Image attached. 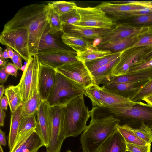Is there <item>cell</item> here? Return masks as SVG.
Instances as JSON below:
<instances>
[{"instance_id": "obj_1", "label": "cell", "mask_w": 152, "mask_h": 152, "mask_svg": "<svg viewBox=\"0 0 152 152\" xmlns=\"http://www.w3.org/2000/svg\"><path fill=\"white\" fill-rule=\"evenodd\" d=\"M48 4L28 5L19 10L4 26L3 29L20 27L27 30L31 56L36 55L41 37L50 27L48 18Z\"/></svg>"}, {"instance_id": "obj_2", "label": "cell", "mask_w": 152, "mask_h": 152, "mask_svg": "<svg viewBox=\"0 0 152 152\" xmlns=\"http://www.w3.org/2000/svg\"><path fill=\"white\" fill-rule=\"evenodd\" d=\"M90 111L91 120L80 139L83 152H97L120 122V120L112 115L95 114L93 108Z\"/></svg>"}, {"instance_id": "obj_3", "label": "cell", "mask_w": 152, "mask_h": 152, "mask_svg": "<svg viewBox=\"0 0 152 152\" xmlns=\"http://www.w3.org/2000/svg\"><path fill=\"white\" fill-rule=\"evenodd\" d=\"M84 95L76 97L63 107L62 120L65 138L78 136L87 126L91 111L85 104Z\"/></svg>"}, {"instance_id": "obj_4", "label": "cell", "mask_w": 152, "mask_h": 152, "mask_svg": "<svg viewBox=\"0 0 152 152\" xmlns=\"http://www.w3.org/2000/svg\"><path fill=\"white\" fill-rule=\"evenodd\" d=\"M101 108L120 120L119 125L138 129L144 124L152 129V106L141 101L130 107Z\"/></svg>"}, {"instance_id": "obj_5", "label": "cell", "mask_w": 152, "mask_h": 152, "mask_svg": "<svg viewBox=\"0 0 152 152\" xmlns=\"http://www.w3.org/2000/svg\"><path fill=\"white\" fill-rule=\"evenodd\" d=\"M84 91L81 86L56 71L55 83L45 101L50 107L64 106Z\"/></svg>"}, {"instance_id": "obj_6", "label": "cell", "mask_w": 152, "mask_h": 152, "mask_svg": "<svg viewBox=\"0 0 152 152\" xmlns=\"http://www.w3.org/2000/svg\"><path fill=\"white\" fill-rule=\"evenodd\" d=\"M0 42L16 51L27 62L31 56L29 53L28 33L24 28L3 29L0 35Z\"/></svg>"}, {"instance_id": "obj_7", "label": "cell", "mask_w": 152, "mask_h": 152, "mask_svg": "<svg viewBox=\"0 0 152 152\" xmlns=\"http://www.w3.org/2000/svg\"><path fill=\"white\" fill-rule=\"evenodd\" d=\"M152 48V46L132 47L122 51L120 60L110 76L126 74L132 68L145 61V56Z\"/></svg>"}, {"instance_id": "obj_8", "label": "cell", "mask_w": 152, "mask_h": 152, "mask_svg": "<svg viewBox=\"0 0 152 152\" xmlns=\"http://www.w3.org/2000/svg\"><path fill=\"white\" fill-rule=\"evenodd\" d=\"M75 8L80 14L81 19L79 22L73 26L82 27L110 29L115 24L112 19L96 7H83L77 6Z\"/></svg>"}, {"instance_id": "obj_9", "label": "cell", "mask_w": 152, "mask_h": 152, "mask_svg": "<svg viewBox=\"0 0 152 152\" xmlns=\"http://www.w3.org/2000/svg\"><path fill=\"white\" fill-rule=\"evenodd\" d=\"M39 62L36 55L31 56L20 80L17 85L23 102L29 99L38 84Z\"/></svg>"}, {"instance_id": "obj_10", "label": "cell", "mask_w": 152, "mask_h": 152, "mask_svg": "<svg viewBox=\"0 0 152 152\" xmlns=\"http://www.w3.org/2000/svg\"><path fill=\"white\" fill-rule=\"evenodd\" d=\"M64 106L50 107V137L46 152H60L65 137L62 115Z\"/></svg>"}, {"instance_id": "obj_11", "label": "cell", "mask_w": 152, "mask_h": 152, "mask_svg": "<svg viewBox=\"0 0 152 152\" xmlns=\"http://www.w3.org/2000/svg\"><path fill=\"white\" fill-rule=\"evenodd\" d=\"M84 89L95 84L85 64L78 61L63 65L56 69Z\"/></svg>"}, {"instance_id": "obj_12", "label": "cell", "mask_w": 152, "mask_h": 152, "mask_svg": "<svg viewBox=\"0 0 152 152\" xmlns=\"http://www.w3.org/2000/svg\"><path fill=\"white\" fill-rule=\"evenodd\" d=\"M50 107L46 102L44 101L36 114L35 131L41 140L43 146L46 148L49 144L50 137Z\"/></svg>"}, {"instance_id": "obj_13", "label": "cell", "mask_w": 152, "mask_h": 152, "mask_svg": "<svg viewBox=\"0 0 152 152\" xmlns=\"http://www.w3.org/2000/svg\"><path fill=\"white\" fill-rule=\"evenodd\" d=\"M96 7L106 14L111 15L115 23L127 17L130 12L148 7L137 4L113 3L109 1L102 2Z\"/></svg>"}, {"instance_id": "obj_14", "label": "cell", "mask_w": 152, "mask_h": 152, "mask_svg": "<svg viewBox=\"0 0 152 152\" xmlns=\"http://www.w3.org/2000/svg\"><path fill=\"white\" fill-rule=\"evenodd\" d=\"M50 29L49 27L42 36L37 48L36 55L51 52H72L75 51L67 48L66 46V45L63 42L62 40H60L59 34L62 32L53 34L50 32Z\"/></svg>"}, {"instance_id": "obj_15", "label": "cell", "mask_w": 152, "mask_h": 152, "mask_svg": "<svg viewBox=\"0 0 152 152\" xmlns=\"http://www.w3.org/2000/svg\"><path fill=\"white\" fill-rule=\"evenodd\" d=\"M76 52L55 51L37 54L39 62L55 69L64 64L79 61L76 58Z\"/></svg>"}, {"instance_id": "obj_16", "label": "cell", "mask_w": 152, "mask_h": 152, "mask_svg": "<svg viewBox=\"0 0 152 152\" xmlns=\"http://www.w3.org/2000/svg\"><path fill=\"white\" fill-rule=\"evenodd\" d=\"M56 72V69L39 62L38 88L43 101L46 100L55 83Z\"/></svg>"}, {"instance_id": "obj_17", "label": "cell", "mask_w": 152, "mask_h": 152, "mask_svg": "<svg viewBox=\"0 0 152 152\" xmlns=\"http://www.w3.org/2000/svg\"><path fill=\"white\" fill-rule=\"evenodd\" d=\"M149 28H136L118 23L100 39L98 45L138 35L147 31Z\"/></svg>"}, {"instance_id": "obj_18", "label": "cell", "mask_w": 152, "mask_h": 152, "mask_svg": "<svg viewBox=\"0 0 152 152\" xmlns=\"http://www.w3.org/2000/svg\"><path fill=\"white\" fill-rule=\"evenodd\" d=\"M150 80L119 83H110L103 86L107 90L130 99Z\"/></svg>"}, {"instance_id": "obj_19", "label": "cell", "mask_w": 152, "mask_h": 152, "mask_svg": "<svg viewBox=\"0 0 152 152\" xmlns=\"http://www.w3.org/2000/svg\"><path fill=\"white\" fill-rule=\"evenodd\" d=\"M152 79V69H143L116 76H109L102 83L107 84L136 82Z\"/></svg>"}, {"instance_id": "obj_20", "label": "cell", "mask_w": 152, "mask_h": 152, "mask_svg": "<svg viewBox=\"0 0 152 152\" xmlns=\"http://www.w3.org/2000/svg\"><path fill=\"white\" fill-rule=\"evenodd\" d=\"M103 104L101 108L111 107H130L137 102L131 101L130 99L122 97L109 91L102 86H99Z\"/></svg>"}, {"instance_id": "obj_21", "label": "cell", "mask_w": 152, "mask_h": 152, "mask_svg": "<svg viewBox=\"0 0 152 152\" xmlns=\"http://www.w3.org/2000/svg\"><path fill=\"white\" fill-rule=\"evenodd\" d=\"M113 28L110 29L95 28L70 25L63 27V31L84 39H100Z\"/></svg>"}, {"instance_id": "obj_22", "label": "cell", "mask_w": 152, "mask_h": 152, "mask_svg": "<svg viewBox=\"0 0 152 152\" xmlns=\"http://www.w3.org/2000/svg\"><path fill=\"white\" fill-rule=\"evenodd\" d=\"M43 145L39 137L33 129L9 152H38Z\"/></svg>"}, {"instance_id": "obj_23", "label": "cell", "mask_w": 152, "mask_h": 152, "mask_svg": "<svg viewBox=\"0 0 152 152\" xmlns=\"http://www.w3.org/2000/svg\"><path fill=\"white\" fill-rule=\"evenodd\" d=\"M127 151L126 141L116 128L100 146L97 152H126Z\"/></svg>"}, {"instance_id": "obj_24", "label": "cell", "mask_w": 152, "mask_h": 152, "mask_svg": "<svg viewBox=\"0 0 152 152\" xmlns=\"http://www.w3.org/2000/svg\"><path fill=\"white\" fill-rule=\"evenodd\" d=\"M138 36L110 41L96 46L99 49L109 50L112 53L121 52L132 47L137 41Z\"/></svg>"}, {"instance_id": "obj_25", "label": "cell", "mask_w": 152, "mask_h": 152, "mask_svg": "<svg viewBox=\"0 0 152 152\" xmlns=\"http://www.w3.org/2000/svg\"><path fill=\"white\" fill-rule=\"evenodd\" d=\"M61 39L64 44L76 53L83 51L93 45L84 38L63 31Z\"/></svg>"}, {"instance_id": "obj_26", "label": "cell", "mask_w": 152, "mask_h": 152, "mask_svg": "<svg viewBox=\"0 0 152 152\" xmlns=\"http://www.w3.org/2000/svg\"><path fill=\"white\" fill-rule=\"evenodd\" d=\"M22 105L11 113L10 126L8 138V145L10 152L13 148L18 135L21 120Z\"/></svg>"}, {"instance_id": "obj_27", "label": "cell", "mask_w": 152, "mask_h": 152, "mask_svg": "<svg viewBox=\"0 0 152 152\" xmlns=\"http://www.w3.org/2000/svg\"><path fill=\"white\" fill-rule=\"evenodd\" d=\"M43 101L39 92L38 84L30 98L23 102L22 110L23 117L36 114Z\"/></svg>"}, {"instance_id": "obj_28", "label": "cell", "mask_w": 152, "mask_h": 152, "mask_svg": "<svg viewBox=\"0 0 152 152\" xmlns=\"http://www.w3.org/2000/svg\"><path fill=\"white\" fill-rule=\"evenodd\" d=\"M112 53L109 50L99 49L93 45L86 50L76 53V58L78 61L86 63L103 58Z\"/></svg>"}, {"instance_id": "obj_29", "label": "cell", "mask_w": 152, "mask_h": 152, "mask_svg": "<svg viewBox=\"0 0 152 152\" xmlns=\"http://www.w3.org/2000/svg\"><path fill=\"white\" fill-rule=\"evenodd\" d=\"M120 56L91 73L96 85L99 86L104 80L111 75L113 68L120 60Z\"/></svg>"}, {"instance_id": "obj_30", "label": "cell", "mask_w": 152, "mask_h": 152, "mask_svg": "<svg viewBox=\"0 0 152 152\" xmlns=\"http://www.w3.org/2000/svg\"><path fill=\"white\" fill-rule=\"evenodd\" d=\"M119 21V23L133 27H149L152 26V14L132 16Z\"/></svg>"}, {"instance_id": "obj_31", "label": "cell", "mask_w": 152, "mask_h": 152, "mask_svg": "<svg viewBox=\"0 0 152 152\" xmlns=\"http://www.w3.org/2000/svg\"><path fill=\"white\" fill-rule=\"evenodd\" d=\"M36 125V114L29 116L23 117L21 121L16 141L13 148L16 146L23 137L29 132L31 130L35 129Z\"/></svg>"}, {"instance_id": "obj_32", "label": "cell", "mask_w": 152, "mask_h": 152, "mask_svg": "<svg viewBox=\"0 0 152 152\" xmlns=\"http://www.w3.org/2000/svg\"><path fill=\"white\" fill-rule=\"evenodd\" d=\"M4 94L9 102L10 112L14 113L23 101L19 90L17 86H11L5 89Z\"/></svg>"}, {"instance_id": "obj_33", "label": "cell", "mask_w": 152, "mask_h": 152, "mask_svg": "<svg viewBox=\"0 0 152 152\" xmlns=\"http://www.w3.org/2000/svg\"><path fill=\"white\" fill-rule=\"evenodd\" d=\"M48 5V18L50 28V32L53 34L63 32V26L61 16Z\"/></svg>"}, {"instance_id": "obj_34", "label": "cell", "mask_w": 152, "mask_h": 152, "mask_svg": "<svg viewBox=\"0 0 152 152\" xmlns=\"http://www.w3.org/2000/svg\"><path fill=\"white\" fill-rule=\"evenodd\" d=\"M116 129L123 137L126 143L145 145L147 144L138 137L125 125H118Z\"/></svg>"}, {"instance_id": "obj_35", "label": "cell", "mask_w": 152, "mask_h": 152, "mask_svg": "<svg viewBox=\"0 0 152 152\" xmlns=\"http://www.w3.org/2000/svg\"><path fill=\"white\" fill-rule=\"evenodd\" d=\"M99 86L96 84L85 89L84 95L91 100L93 107H102V96L99 89Z\"/></svg>"}, {"instance_id": "obj_36", "label": "cell", "mask_w": 152, "mask_h": 152, "mask_svg": "<svg viewBox=\"0 0 152 152\" xmlns=\"http://www.w3.org/2000/svg\"><path fill=\"white\" fill-rule=\"evenodd\" d=\"M122 52L112 53L103 58L86 63L85 64L89 71L91 73L120 57Z\"/></svg>"}, {"instance_id": "obj_37", "label": "cell", "mask_w": 152, "mask_h": 152, "mask_svg": "<svg viewBox=\"0 0 152 152\" xmlns=\"http://www.w3.org/2000/svg\"><path fill=\"white\" fill-rule=\"evenodd\" d=\"M48 4L60 16L72 11L77 6L73 1H57Z\"/></svg>"}, {"instance_id": "obj_38", "label": "cell", "mask_w": 152, "mask_h": 152, "mask_svg": "<svg viewBox=\"0 0 152 152\" xmlns=\"http://www.w3.org/2000/svg\"><path fill=\"white\" fill-rule=\"evenodd\" d=\"M128 127L138 137L147 144L151 143L152 142L151 128L144 124H143L138 129L133 128L129 126Z\"/></svg>"}, {"instance_id": "obj_39", "label": "cell", "mask_w": 152, "mask_h": 152, "mask_svg": "<svg viewBox=\"0 0 152 152\" xmlns=\"http://www.w3.org/2000/svg\"><path fill=\"white\" fill-rule=\"evenodd\" d=\"M63 27L74 25L80 20V15L75 8L72 11L61 16Z\"/></svg>"}, {"instance_id": "obj_40", "label": "cell", "mask_w": 152, "mask_h": 152, "mask_svg": "<svg viewBox=\"0 0 152 152\" xmlns=\"http://www.w3.org/2000/svg\"><path fill=\"white\" fill-rule=\"evenodd\" d=\"M152 94V79L147 82L130 100L135 102H141L145 97Z\"/></svg>"}, {"instance_id": "obj_41", "label": "cell", "mask_w": 152, "mask_h": 152, "mask_svg": "<svg viewBox=\"0 0 152 152\" xmlns=\"http://www.w3.org/2000/svg\"><path fill=\"white\" fill-rule=\"evenodd\" d=\"M144 46H152V28L150 27L139 35L137 41L132 47Z\"/></svg>"}, {"instance_id": "obj_42", "label": "cell", "mask_w": 152, "mask_h": 152, "mask_svg": "<svg viewBox=\"0 0 152 152\" xmlns=\"http://www.w3.org/2000/svg\"><path fill=\"white\" fill-rule=\"evenodd\" d=\"M127 151L130 152H151V143L145 145L126 143Z\"/></svg>"}, {"instance_id": "obj_43", "label": "cell", "mask_w": 152, "mask_h": 152, "mask_svg": "<svg viewBox=\"0 0 152 152\" xmlns=\"http://www.w3.org/2000/svg\"><path fill=\"white\" fill-rule=\"evenodd\" d=\"M109 2L117 4H135L152 7L151 1H114Z\"/></svg>"}, {"instance_id": "obj_44", "label": "cell", "mask_w": 152, "mask_h": 152, "mask_svg": "<svg viewBox=\"0 0 152 152\" xmlns=\"http://www.w3.org/2000/svg\"><path fill=\"white\" fill-rule=\"evenodd\" d=\"M149 69H152V58L145 61L142 63L132 68L126 73Z\"/></svg>"}, {"instance_id": "obj_45", "label": "cell", "mask_w": 152, "mask_h": 152, "mask_svg": "<svg viewBox=\"0 0 152 152\" xmlns=\"http://www.w3.org/2000/svg\"><path fill=\"white\" fill-rule=\"evenodd\" d=\"M7 72L9 75L13 76L16 77L17 76L18 68L13 63L9 62L5 67Z\"/></svg>"}, {"instance_id": "obj_46", "label": "cell", "mask_w": 152, "mask_h": 152, "mask_svg": "<svg viewBox=\"0 0 152 152\" xmlns=\"http://www.w3.org/2000/svg\"><path fill=\"white\" fill-rule=\"evenodd\" d=\"M21 58V56L17 52L15 51H14V56L11 59L13 64L19 70H21L22 66Z\"/></svg>"}, {"instance_id": "obj_47", "label": "cell", "mask_w": 152, "mask_h": 152, "mask_svg": "<svg viewBox=\"0 0 152 152\" xmlns=\"http://www.w3.org/2000/svg\"><path fill=\"white\" fill-rule=\"evenodd\" d=\"M9 75L6 72L5 67L1 68L0 70V82L2 84L7 81Z\"/></svg>"}, {"instance_id": "obj_48", "label": "cell", "mask_w": 152, "mask_h": 152, "mask_svg": "<svg viewBox=\"0 0 152 152\" xmlns=\"http://www.w3.org/2000/svg\"><path fill=\"white\" fill-rule=\"evenodd\" d=\"M0 99V108L3 110H7L9 105L8 99L6 96H3Z\"/></svg>"}, {"instance_id": "obj_49", "label": "cell", "mask_w": 152, "mask_h": 152, "mask_svg": "<svg viewBox=\"0 0 152 152\" xmlns=\"http://www.w3.org/2000/svg\"><path fill=\"white\" fill-rule=\"evenodd\" d=\"M6 140L5 133L0 129V145L5 147L6 145Z\"/></svg>"}, {"instance_id": "obj_50", "label": "cell", "mask_w": 152, "mask_h": 152, "mask_svg": "<svg viewBox=\"0 0 152 152\" xmlns=\"http://www.w3.org/2000/svg\"><path fill=\"white\" fill-rule=\"evenodd\" d=\"M5 116V112L0 108V126L1 127L4 126Z\"/></svg>"}, {"instance_id": "obj_51", "label": "cell", "mask_w": 152, "mask_h": 152, "mask_svg": "<svg viewBox=\"0 0 152 152\" xmlns=\"http://www.w3.org/2000/svg\"><path fill=\"white\" fill-rule=\"evenodd\" d=\"M2 49L1 48L0 50V58H2L5 59L10 58L7 49L6 48L3 51H2Z\"/></svg>"}, {"instance_id": "obj_52", "label": "cell", "mask_w": 152, "mask_h": 152, "mask_svg": "<svg viewBox=\"0 0 152 152\" xmlns=\"http://www.w3.org/2000/svg\"><path fill=\"white\" fill-rule=\"evenodd\" d=\"M142 100L145 101L148 104L152 106V94L145 97Z\"/></svg>"}, {"instance_id": "obj_53", "label": "cell", "mask_w": 152, "mask_h": 152, "mask_svg": "<svg viewBox=\"0 0 152 152\" xmlns=\"http://www.w3.org/2000/svg\"><path fill=\"white\" fill-rule=\"evenodd\" d=\"M8 61L6 60L1 58H0V66L1 68L5 67L7 65Z\"/></svg>"}, {"instance_id": "obj_54", "label": "cell", "mask_w": 152, "mask_h": 152, "mask_svg": "<svg viewBox=\"0 0 152 152\" xmlns=\"http://www.w3.org/2000/svg\"><path fill=\"white\" fill-rule=\"evenodd\" d=\"M9 58L12 59L14 56V51H13V49L10 47L7 46Z\"/></svg>"}, {"instance_id": "obj_55", "label": "cell", "mask_w": 152, "mask_h": 152, "mask_svg": "<svg viewBox=\"0 0 152 152\" xmlns=\"http://www.w3.org/2000/svg\"><path fill=\"white\" fill-rule=\"evenodd\" d=\"M5 89L4 87L2 84L0 86V99L3 96V95L5 93Z\"/></svg>"}, {"instance_id": "obj_56", "label": "cell", "mask_w": 152, "mask_h": 152, "mask_svg": "<svg viewBox=\"0 0 152 152\" xmlns=\"http://www.w3.org/2000/svg\"><path fill=\"white\" fill-rule=\"evenodd\" d=\"M152 58V48L151 50L145 56V61L149 60Z\"/></svg>"}, {"instance_id": "obj_57", "label": "cell", "mask_w": 152, "mask_h": 152, "mask_svg": "<svg viewBox=\"0 0 152 152\" xmlns=\"http://www.w3.org/2000/svg\"><path fill=\"white\" fill-rule=\"evenodd\" d=\"M26 67V65H24L22 66L21 70L23 71V72L24 71Z\"/></svg>"}, {"instance_id": "obj_58", "label": "cell", "mask_w": 152, "mask_h": 152, "mask_svg": "<svg viewBox=\"0 0 152 152\" xmlns=\"http://www.w3.org/2000/svg\"><path fill=\"white\" fill-rule=\"evenodd\" d=\"M0 152H4L2 146L0 145Z\"/></svg>"}, {"instance_id": "obj_59", "label": "cell", "mask_w": 152, "mask_h": 152, "mask_svg": "<svg viewBox=\"0 0 152 152\" xmlns=\"http://www.w3.org/2000/svg\"><path fill=\"white\" fill-rule=\"evenodd\" d=\"M66 152H72L70 150H67L66 151Z\"/></svg>"}, {"instance_id": "obj_60", "label": "cell", "mask_w": 152, "mask_h": 152, "mask_svg": "<svg viewBox=\"0 0 152 152\" xmlns=\"http://www.w3.org/2000/svg\"><path fill=\"white\" fill-rule=\"evenodd\" d=\"M126 152H129V151H126Z\"/></svg>"}, {"instance_id": "obj_61", "label": "cell", "mask_w": 152, "mask_h": 152, "mask_svg": "<svg viewBox=\"0 0 152 152\" xmlns=\"http://www.w3.org/2000/svg\"><path fill=\"white\" fill-rule=\"evenodd\" d=\"M151 4H152V1H151Z\"/></svg>"}, {"instance_id": "obj_62", "label": "cell", "mask_w": 152, "mask_h": 152, "mask_svg": "<svg viewBox=\"0 0 152 152\" xmlns=\"http://www.w3.org/2000/svg\"><path fill=\"white\" fill-rule=\"evenodd\" d=\"M152 28V26H151V27H150Z\"/></svg>"}, {"instance_id": "obj_63", "label": "cell", "mask_w": 152, "mask_h": 152, "mask_svg": "<svg viewBox=\"0 0 152 152\" xmlns=\"http://www.w3.org/2000/svg\"></svg>"}]
</instances>
